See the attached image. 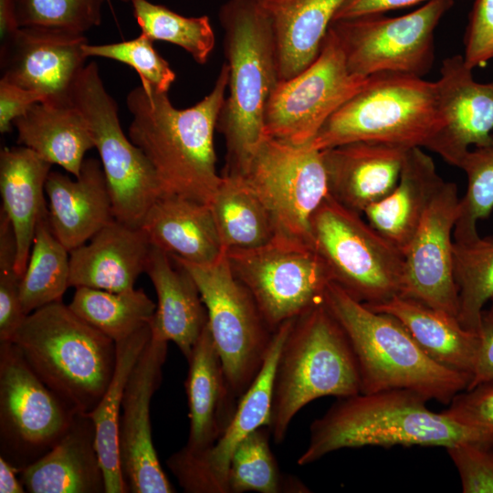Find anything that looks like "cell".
<instances>
[{
  "label": "cell",
  "mask_w": 493,
  "mask_h": 493,
  "mask_svg": "<svg viewBox=\"0 0 493 493\" xmlns=\"http://www.w3.org/2000/svg\"><path fill=\"white\" fill-rule=\"evenodd\" d=\"M228 79L225 61L210 93L187 109L173 107L167 92L142 85L128 93L126 106L132 116L128 137L151 162L163 195L210 204L222 180L214 133Z\"/></svg>",
  "instance_id": "1"
},
{
  "label": "cell",
  "mask_w": 493,
  "mask_h": 493,
  "mask_svg": "<svg viewBox=\"0 0 493 493\" xmlns=\"http://www.w3.org/2000/svg\"><path fill=\"white\" fill-rule=\"evenodd\" d=\"M218 15L229 79L216 130L226 142V173L243 175L265 137L266 109L280 81L277 48L260 0H227Z\"/></svg>",
  "instance_id": "2"
},
{
  "label": "cell",
  "mask_w": 493,
  "mask_h": 493,
  "mask_svg": "<svg viewBox=\"0 0 493 493\" xmlns=\"http://www.w3.org/2000/svg\"><path fill=\"white\" fill-rule=\"evenodd\" d=\"M414 392L391 389L338 398L309 427L306 449L297 460L306 466L343 448L443 446L481 441L480 435L431 411Z\"/></svg>",
  "instance_id": "3"
},
{
  "label": "cell",
  "mask_w": 493,
  "mask_h": 493,
  "mask_svg": "<svg viewBox=\"0 0 493 493\" xmlns=\"http://www.w3.org/2000/svg\"><path fill=\"white\" fill-rule=\"evenodd\" d=\"M324 303L350 341L361 393L404 389L448 404L467 388L469 375L429 357L392 315L371 309L334 282L326 288Z\"/></svg>",
  "instance_id": "4"
},
{
  "label": "cell",
  "mask_w": 493,
  "mask_h": 493,
  "mask_svg": "<svg viewBox=\"0 0 493 493\" xmlns=\"http://www.w3.org/2000/svg\"><path fill=\"white\" fill-rule=\"evenodd\" d=\"M40 380L72 411L89 414L114 373L116 342L62 300L26 315L11 339Z\"/></svg>",
  "instance_id": "5"
},
{
  "label": "cell",
  "mask_w": 493,
  "mask_h": 493,
  "mask_svg": "<svg viewBox=\"0 0 493 493\" xmlns=\"http://www.w3.org/2000/svg\"><path fill=\"white\" fill-rule=\"evenodd\" d=\"M360 393L361 377L353 350L324 301L295 318L274 376L268 425L274 441H284L294 416L313 400Z\"/></svg>",
  "instance_id": "6"
},
{
  "label": "cell",
  "mask_w": 493,
  "mask_h": 493,
  "mask_svg": "<svg viewBox=\"0 0 493 493\" xmlns=\"http://www.w3.org/2000/svg\"><path fill=\"white\" fill-rule=\"evenodd\" d=\"M442 125L435 81L385 72L369 77L326 121L310 145L325 150L374 142L429 150Z\"/></svg>",
  "instance_id": "7"
},
{
  "label": "cell",
  "mask_w": 493,
  "mask_h": 493,
  "mask_svg": "<svg viewBox=\"0 0 493 493\" xmlns=\"http://www.w3.org/2000/svg\"><path fill=\"white\" fill-rule=\"evenodd\" d=\"M310 233L331 281L353 299L372 306L399 295L403 253L361 214L330 194L313 215Z\"/></svg>",
  "instance_id": "8"
},
{
  "label": "cell",
  "mask_w": 493,
  "mask_h": 493,
  "mask_svg": "<svg viewBox=\"0 0 493 493\" xmlns=\"http://www.w3.org/2000/svg\"><path fill=\"white\" fill-rule=\"evenodd\" d=\"M69 98L86 120L100 154L114 218L141 227L148 210L163 195V188L149 159L123 132L118 105L105 89L95 62L79 72Z\"/></svg>",
  "instance_id": "9"
},
{
  "label": "cell",
  "mask_w": 493,
  "mask_h": 493,
  "mask_svg": "<svg viewBox=\"0 0 493 493\" xmlns=\"http://www.w3.org/2000/svg\"><path fill=\"white\" fill-rule=\"evenodd\" d=\"M171 257L191 275L198 288L226 377L240 399L261 370L274 331L233 272L226 252L208 265Z\"/></svg>",
  "instance_id": "10"
},
{
  "label": "cell",
  "mask_w": 493,
  "mask_h": 493,
  "mask_svg": "<svg viewBox=\"0 0 493 493\" xmlns=\"http://www.w3.org/2000/svg\"><path fill=\"white\" fill-rule=\"evenodd\" d=\"M454 0H433L397 17L382 15L333 20L350 72L369 78L393 72L423 77L435 58L434 36Z\"/></svg>",
  "instance_id": "11"
},
{
  "label": "cell",
  "mask_w": 493,
  "mask_h": 493,
  "mask_svg": "<svg viewBox=\"0 0 493 493\" xmlns=\"http://www.w3.org/2000/svg\"><path fill=\"white\" fill-rule=\"evenodd\" d=\"M225 252L273 331L322 303L332 282L312 246L284 236L257 248Z\"/></svg>",
  "instance_id": "12"
},
{
  "label": "cell",
  "mask_w": 493,
  "mask_h": 493,
  "mask_svg": "<svg viewBox=\"0 0 493 493\" xmlns=\"http://www.w3.org/2000/svg\"><path fill=\"white\" fill-rule=\"evenodd\" d=\"M242 176L266 206L278 236L312 246V216L330 194L321 150L265 136Z\"/></svg>",
  "instance_id": "13"
},
{
  "label": "cell",
  "mask_w": 493,
  "mask_h": 493,
  "mask_svg": "<svg viewBox=\"0 0 493 493\" xmlns=\"http://www.w3.org/2000/svg\"><path fill=\"white\" fill-rule=\"evenodd\" d=\"M76 414L14 342L0 341V456L21 471L56 445Z\"/></svg>",
  "instance_id": "14"
},
{
  "label": "cell",
  "mask_w": 493,
  "mask_h": 493,
  "mask_svg": "<svg viewBox=\"0 0 493 493\" xmlns=\"http://www.w3.org/2000/svg\"><path fill=\"white\" fill-rule=\"evenodd\" d=\"M368 79L350 72L340 42L329 28L314 61L280 80L273 90L265 113V136L294 145L310 143Z\"/></svg>",
  "instance_id": "15"
},
{
  "label": "cell",
  "mask_w": 493,
  "mask_h": 493,
  "mask_svg": "<svg viewBox=\"0 0 493 493\" xmlns=\"http://www.w3.org/2000/svg\"><path fill=\"white\" fill-rule=\"evenodd\" d=\"M293 320L275 330L261 370L239 399L231 422L216 442L196 452L183 447L167 459V467L185 492L229 493L228 469L235 450L254 430L269 425L277 362Z\"/></svg>",
  "instance_id": "16"
},
{
  "label": "cell",
  "mask_w": 493,
  "mask_h": 493,
  "mask_svg": "<svg viewBox=\"0 0 493 493\" xmlns=\"http://www.w3.org/2000/svg\"><path fill=\"white\" fill-rule=\"evenodd\" d=\"M459 202L456 184L445 181L402 252L399 293L454 317L458 311V293L453 270V233Z\"/></svg>",
  "instance_id": "17"
},
{
  "label": "cell",
  "mask_w": 493,
  "mask_h": 493,
  "mask_svg": "<svg viewBox=\"0 0 493 493\" xmlns=\"http://www.w3.org/2000/svg\"><path fill=\"white\" fill-rule=\"evenodd\" d=\"M168 342L151 337L127 382L119 421L118 451L130 493H173L152 436L150 406L159 388Z\"/></svg>",
  "instance_id": "18"
},
{
  "label": "cell",
  "mask_w": 493,
  "mask_h": 493,
  "mask_svg": "<svg viewBox=\"0 0 493 493\" xmlns=\"http://www.w3.org/2000/svg\"><path fill=\"white\" fill-rule=\"evenodd\" d=\"M84 34L46 27H19L0 46L1 79L68 103L70 88L86 66Z\"/></svg>",
  "instance_id": "19"
},
{
  "label": "cell",
  "mask_w": 493,
  "mask_h": 493,
  "mask_svg": "<svg viewBox=\"0 0 493 493\" xmlns=\"http://www.w3.org/2000/svg\"><path fill=\"white\" fill-rule=\"evenodd\" d=\"M462 55L443 60L435 81L442 128L429 150L458 167L474 147L493 141V79L475 80Z\"/></svg>",
  "instance_id": "20"
},
{
  "label": "cell",
  "mask_w": 493,
  "mask_h": 493,
  "mask_svg": "<svg viewBox=\"0 0 493 493\" xmlns=\"http://www.w3.org/2000/svg\"><path fill=\"white\" fill-rule=\"evenodd\" d=\"M45 193L51 230L69 252L115 219L105 174L95 158L84 160L75 180L50 171Z\"/></svg>",
  "instance_id": "21"
},
{
  "label": "cell",
  "mask_w": 493,
  "mask_h": 493,
  "mask_svg": "<svg viewBox=\"0 0 493 493\" xmlns=\"http://www.w3.org/2000/svg\"><path fill=\"white\" fill-rule=\"evenodd\" d=\"M407 150L374 142H353L321 150L330 195L362 215L396 186Z\"/></svg>",
  "instance_id": "22"
},
{
  "label": "cell",
  "mask_w": 493,
  "mask_h": 493,
  "mask_svg": "<svg viewBox=\"0 0 493 493\" xmlns=\"http://www.w3.org/2000/svg\"><path fill=\"white\" fill-rule=\"evenodd\" d=\"M152 245L142 227L116 219L69 252V287L131 290L145 272Z\"/></svg>",
  "instance_id": "23"
},
{
  "label": "cell",
  "mask_w": 493,
  "mask_h": 493,
  "mask_svg": "<svg viewBox=\"0 0 493 493\" xmlns=\"http://www.w3.org/2000/svg\"><path fill=\"white\" fill-rule=\"evenodd\" d=\"M145 273L157 296L150 321L152 338L173 341L185 357L208 324L206 308L191 275L162 249L152 246Z\"/></svg>",
  "instance_id": "24"
},
{
  "label": "cell",
  "mask_w": 493,
  "mask_h": 493,
  "mask_svg": "<svg viewBox=\"0 0 493 493\" xmlns=\"http://www.w3.org/2000/svg\"><path fill=\"white\" fill-rule=\"evenodd\" d=\"M90 417L77 414L56 445L19 472L26 491L105 493L104 473Z\"/></svg>",
  "instance_id": "25"
},
{
  "label": "cell",
  "mask_w": 493,
  "mask_h": 493,
  "mask_svg": "<svg viewBox=\"0 0 493 493\" xmlns=\"http://www.w3.org/2000/svg\"><path fill=\"white\" fill-rule=\"evenodd\" d=\"M184 382L190 418L189 451L212 446L231 422L239 399L231 390L208 324L187 360Z\"/></svg>",
  "instance_id": "26"
},
{
  "label": "cell",
  "mask_w": 493,
  "mask_h": 493,
  "mask_svg": "<svg viewBox=\"0 0 493 493\" xmlns=\"http://www.w3.org/2000/svg\"><path fill=\"white\" fill-rule=\"evenodd\" d=\"M141 227L152 246L189 263L212 264L225 254L209 204L162 195Z\"/></svg>",
  "instance_id": "27"
},
{
  "label": "cell",
  "mask_w": 493,
  "mask_h": 493,
  "mask_svg": "<svg viewBox=\"0 0 493 493\" xmlns=\"http://www.w3.org/2000/svg\"><path fill=\"white\" fill-rule=\"evenodd\" d=\"M51 165L23 145L5 147L0 152L1 210L14 229L15 268L21 278L28 262L38 219L48 208L44 192Z\"/></svg>",
  "instance_id": "28"
},
{
  "label": "cell",
  "mask_w": 493,
  "mask_h": 493,
  "mask_svg": "<svg viewBox=\"0 0 493 493\" xmlns=\"http://www.w3.org/2000/svg\"><path fill=\"white\" fill-rule=\"evenodd\" d=\"M444 183L432 157L422 148H410L396 186L388 195L367 207L362 215L374 229L403 252Z\"/></svg>",
  "instance_id": "29"
},
{
  "label": "cell",
  "mask_w": 493,
  "mask_h": 493,
  "mask_svg": "<svg viewBox=\"0 0 493 493\" xmlns=\"http://www.w3.org/2000/svg\"><path fill=\"white\" fill-rule=\"evenodd\" d=\"M345 1L260 0L272 25L280 80L296 76L314 61Z\"/></svg>",
  "instance_id": "30"
},
{
  "label": "cell",
  "mask_w": 493,
  "mask_h": 493,
  "mask_svg": "<svg viewBox=\"0 0 493 493\" xmlns=\"http://www.w3.org/2000/svg\"><path fill=\"white\" fill-rule=\"evenodd\" d=\"M367 307L397 319L429 357L471 380L479 337L463 328L456 317L400 295Z\"/></svg>",
  "instance_id": "31"
},
{
  "label": "cell",
  "mask_w": 493,
  "mask_h": 493,
  "mask_svg": "<svg viewBox=\"0 0 493 493\" xmlns=\"http://www.w3.org/2000/svg\"><path fill=\"white\" fill-rule=\"evenodd\" d=\"M17 142L78 177L86 152L95 148L88 123L70 100L37 102L14 121Z\"/></svg>",
  "instance_id": "32"
},
{
  "label": "cell",
  "mask_w": 493,
  "mask_h": 493,
  "mask_svg": "<svg viewBox=\"0 0 493 493\" xmlns=\"http://www.w3.org/2000/svg\"><path fill=\"white\" fill-rule=\"evenodd\" d=\"M151 337L149 323L116 342L114 373L100 403L88 414L95 426L96 448L104 473L105 493L128 492L119 461V421L127 382Z\"/></svg>",
  "instance_id": "33"
},
{
  "label": "cell",
  "mask_w": 493,
  "mask_h": 493,
  "mask_svg": "<svg viewBox=\"0 0 493 493\" xmlns=\"http://www.w3.org/2000/svg\"><path fill=\"white\" fill-rule=\"evenodd\" d=\"M209 205L225 251L257 248L278 236L268 211L242 175H222Z\"/></svg>",
  "instance_id": "34"
},
{
  "label": "cell",
  "mask_w": 493,
  "mask_h": 493,
  "mask_svg": "<svg viewBox=\"0 0 493 493\" xmlns=\"http://www.w3.org/2000/svg\"><path fill=\"white\" fill-rule=\"evenodd\" d=\"M69 251L53 234L47 208L38 219L20 280V299L26 315L61 300L69 287Z\"/></svg>",
  "instance_id": "35"
},
{
  "label": "cell",
  "mask_w": 493,
  "mask_h": 493,
  "mask_svg": "<svg viewBox=\"0 0 493 493\" xmlns=\"http://www.w3.org/2000/svg\"><path fill=\"white\" fill-rule=\"evenodd\" d=\"M70 309L115 342L150 323L156 304L142 288L111 292L76 288Z\"/></svg>",
  "instance_id": "36"
},
{
  "label": "cell",
  "mask_w": 493,
  "mask_h": 493,
  "mask_svg": "<svg viewBox=\"0 0 493 493\" xmlns=\"http://www.w3.org/2000/svg\"><path fill=\"white\" fill-rule=\"evenodd\" d=\"M453 270L457 320L466 330L478 333L484 307L493 297V236L454 241Z\"/></svg>",
  "instance_id": "37"
},
{
  "label": "cell",
  "mask_w": 493,
  "mask_h": 493,
  "mask_svg": "<svg viewBox=\"0 0 493 493\" xmlns=\"http://www.w3.org/2000/svg\"><path fill=\"white\" fill-rule=\"evenodd\" d=\"M270 431L261 426L250 433L236 447L229 464V493L303 492L297 479L285 478L269 445Z\"/></svg>",
  "instance_id": "38"
},
{
  "label": "cell",
  "mask_w": 493,
  "mask_h": 493,
  "mask_svg": "<svg viewBox=\"0 0 493 493\" xmlns=\"http://www.w3.org/2000/svg\"><path fill=\"white\" fill-rule=\"evenodd\" d=\"M131 2L136 22L149 38L177 45L188 52L196 63H206L215 43L207 16L187 17L148 0Z\"/></svg>",
  "instance_id": "39"
},
{
  "label": "cell",
  "mask_w": 493,
  "mask_h": 493,
  "mask_svg": "<svg viewBox=\"0 0 493 493\" xmlns=\"http://www.w3.org/2000/svg\"><path fill=\"white\" fill-rule=\"evenodd\" d=\"M458 168L467 176V188L460 198L454 241L466 242L477 237V223L493 211V141L470 149Z\"/></svg>",
  "instance_id": "40"
},
{
  "label": "cell",
  "mask_w": 493,
  "mask_h": 493,
  "mask_svg": "<svg viewBox=\"0 0 493 493\" xmlns=\"http://www.w3.org/2000/svg\"><path fill=\"white\" fill-rule=\"evenodd\" d=\"M19 27H46L85 34L101 23L104 0H13Z\"/></svg>",
  "instance_id": "41"
},
{
  "label": "cell",
  "mask_w": 493,
  "mask_h": 493,
  "mask_svg": "<svg viewBox=\"0 0 493 493\" xmlns=\"http://www.w3.org/2000/svg\"><path fill=\"white\" fill-rule=\"evenodd\" d=\"M152 40L144 33L131 40L84 47L87 57L113 59L131 67L139 75L142 86L160 92H168L175 80V73L168 62L154 49Z\"/></svg>",
  "instance_id": "42"
},
{
  "label": "cell",
  "mask_w": 493,
  "mask_h": 493,
  "mask_svg": "<svg viewBox=\"0 0 493 493\" xmlns=\"http://www.w3.org/2000/svg\"><path fill=\"white\" fill-rule=\"evenodd\" d=\"M442 413L457 424L477 431L482 442L493 446V381L458 393Z\"/></svg>",
  "instance_id": "43"
},
{
  "label": "cell",
  "mask_w": 493,
  "mask_h": 493,
  "mask_svg": "<svg viewBox=\"0 0 493 493\" xmlns=\"http://www.w3.org/2000/svg\"><path fill=\"white\" fill-rule=\"evenodd\" d=\"M461 480L464 493H493V446L464 441L446 448Z\"/></svg>",
  "instance_id": "44"
},
{
  "label": "cell",
  "mask_w": 493,
  "mask_h": 493,
  "mask_svg": "<svg viewBox=\"0 0 493 493\" xmlns=\"http://www.w3.org/2000/svg\"><path fill=\"white\" fill-rule=\"evenodd\" d=\"M464 59L474 69L493 59V0H475L464 37Z\"/></svg>",
  "instance_id": "45"
},
{
  "label": "cell",
  "mask_w": 493,
  "mask_h": 493,
  "mask_svg": "<svg viewBox=\"0 0 493 493\" xmlns=\"http://www.w3.org/2000/svg\"><path fill=\"white\" fill-rule=\"evenodd\" d=\"M46 100V96L38 91L0 79V132L11 131L16 119L24 115L35 103L45 102Z\"/></svg>",
  "instance_id": "46"
},
{
  "label": "cell",
  "mask_w": 493,
  "mask_h": 493,
  "mask_svg": "<svg viewBox=\"0 0 493 493\" xmlns=\"http://www.w3.org/2000/svg\"><path fill=\"white\" fill-rule=\"evenodd\" d=\"M477 334L479 345L467 388L493 381V310H483Z\"/></svg>",
  "instance_id": "47"
},
{
  "label": "cell",
  "mask_w": 493,
  "mask_h": 493,
  "mask_svg": "<svg viewBox=\"0 0 493 493\" xmlns=\"http://www.w3.org/2000/svg\"><path fill=\"white\" fill-rule=\"evenodd\" d=\"M430 1L433 0H346L337 11L333 20L382 15L391 10Z\"/></svg>",
  "instance_id": "48"
},
{
  "label": "cell",
  "mask_w": 493,
  "mask_h": 493,
  "mask_svg": "<svg viewBox=\"0 0 493 493\" xmlns=\"http://www.w3.org/2000/svg\"><path fill=\"white\" fill-rule=\"evenodd\" d=\"M19 29L13 0H0V40L1 45L8 41Z\"/></svg>",
  "instance_id": "49"
},
{
  "label": "cell",
  "mask_w": 493,
  "mask_h": 493,
  "mask_svg": "<svg viewBox=\"0 0 493 493\" xmlns=\"http://www.w3.org/2000/svg\"><path fill=\"white\" fill-rule=\"evenodd\" d=\"M20 472L4 457L0 456V493H23L25 487L18 479L17 475Z\"/></svg>",
  "instance_id": "50"
},
{
  "label": "cell",
  "mask_w": 493,
  "mask_h": 493,
  "mask_svg": "<svg viewBox=\"0 0 493 493\" xmlns=\"http://www.w3.org/2000/svg\"><path fill=\"white\" fill-rule=\"evenodd\" d=\"M489 302H490V308H489V309L493 310V297H492V299H490Z\"/></svg>",
  "instance_id": "51"
},
{
  "label": "cell",
  "mask_w": 493,
  "mask_h": 493,
  "mask_svg": "<svg viewBox=\"0 0 493 493\" xmlns=\"http://www.w3.org/2000/svg\"><path fill=\"white\" fill-rule=\"evenodd\" d=\"M121 1H124V2H126V1H131V0H121Z\"/></svg>",
  "instance_id": "52"
}]
</instances>
